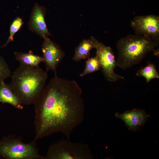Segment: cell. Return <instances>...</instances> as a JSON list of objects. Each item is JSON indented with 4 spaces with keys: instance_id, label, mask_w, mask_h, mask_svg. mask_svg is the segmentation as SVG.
<instances>
[{
    "instance_id": "obj_4",
    "label": "cell",
    "mask_w": 159,
    "mask_h": 159,
    "mask_svg": "<svg viewBox=\"0 0 159 159\" xmlns=\"http://www.w3.org/2000/svg\"><path fill=\"white\" fill-rule=\"evenodd\" d=\"M36 141L26 143L15 135L4 136L0 140V158L44 159L39 154Z\"/></svg>"
},
{
    "instance_id": "obj_3",
    "label": "cell",
    "mask_w": 159,
    "mask_h": 159,
    "mask_svg": "<svg viewBox=\"0 0 159 159\" xmlns=\"http://www.w3.org/2000/svg\"><path fill=\"white\" fill-rule=\"evenodd\" d=\"M158 44L148 37L136 34L121 38L116 44L117 66L125 69L139 63Z\"/></svg>"
},
{
    "instance_id": "obj_9",
    "label": "cell",
    "mask_w": 159,
    "mask_h": 159,
    "mask_svg": "<svg viewBox=\"0 0 159 159\" xmlns=\"http://www.w3.org/2000/svg\"><path fill=\"white\" fill-rule=\"evenodd\" d=\"M47 9L36 3L32 9L29 21V29L43 39L51 35L47 28L45 20Z\"/></svg>"
},
{
    "instance_id": "obj_13",
    "label": "cell",
    "mask_w": 159,
    "mask_h": 159,
    "mask_svg": "<svg viewBox=\"0 0 159 159\" xmlns=\"http://www.w3.org/2000/svg\"><path fill=\"white\" fill-rule=\"evenodd\" d=\"M93 48H95V45L91 38L83 40L76 48L72 59L75 61H78L88 59L89 58L90 51Z\"/></svg>"
},
{
    "instance_id": "obj_17",
    "label": "cell",
    "mask_w": 159,
    "mask_h": 159,
    "mask_svg": "<svg viewBox=\"0 0 159 159\" xmlns=\"http://www.w3.org/2000/svg\"><path fill=\"white\" fill-rule=\"evenodd\" d=\"M11 72L4 58L0 55V82L9 77Z\"/></svg>"
},
{
    "instance_id": "obj_10",
    "label": "cell",
    "mask_w": 159,
    "mask_h": 159,
    "mask_svg": "<svg viewBox=\"0 0 159 159\" xmlns=\"http://www.w3.org/2000/svg\"><path fill=\"white\" fill-rule=\"evenodd\" d=\"M115 116L123 121L129 130L134 131L143 125L148 117L144 110L137 109L126 111L122 114L116 113Z\"/></svg>"
},
{
    "instance_id": "obj_11",
    "label": "cell",
    "mask_w": 159,
    "mask_h": 159,
    "mask_svg": "<svg viewBox=\"0 0 159 159\" xmlns=\"http://www.w3.org/2000/svg\"><path fill=\"white\" fill-rule=\"evenodd\" d=\"M0 102L9 104L15 108L22 110L24 107L19 99L13 91L10 84L3 81L0 82Z\"/></svg>"
},
{
    "instance_id": "obj_8",
    "label": "cell",
    "mask_w": 159,
    "mask_h": 159,
    "mask_svg": "<svg viewBox=\"0 0 159 159\" xmlns=\"http://www.w3.org/2000/svg\"><path fill=\"white\" fill-rule=\"evenodd\" d=\"M44 39L41 48L46 71L51 70L54 72V75H57V66L64 58V53L58 45L48 37Z\"/></svg>"
},
{
    "instance_id": "obj_5",
    "label": "cell",
    "mask_w": 159,
    "mask_h": 159,
    "mask_svg": "<svg viewBox=\"0 0 159 159\" xmlns=\"http://www.w3.org/2000/svg\"><path fill=\"white\" fill-rule=\"evenodd\" d=\"M62 140L49 147L44 159H92L94 156L87 144Z\"/></svg>"
},
{
    "instance_id": "obj_6",
    "label": "cell",
    "mask_w": 159,
    "mask_h": 159,
    "mask_svg": "<svg viewBox=\"0 0 159 159\" xmlns=\"http://www.w3.org/2000/svg\"><path fill=\"white\" fill-rule=\"evenodd\" d=\"M90 38L94 42L96 50V55L100 60L101 69L106 79L109 82H115L119 79H124L123 77L114 71V69L117 66V60L111 48L93 37Z\"/></svg>"
},
{
    "instance_id": "obj_12",
    "label": "cell",
    "mask_w": 159,
    "mask_h": 159,
    "mask_svg": "<svg viewBox=\"0 0 159 159\" xmlns=\"http://www.w3.org/2000/svg\"><path fill=\"white\" fill-rule=\"evenodd\" d=\"M14 54L16 60L27 65L39 67L40 64L44 61L42 57L34 54L31 50L26 53L15 52Z\"/></svg>"
},
{
    "instance_id": "obj_14",
    "label": "cell",
    "mask_w": 159,
    "mask_h": 159,
    "mask_svg": "<svg viewBox=\"0 0 159 159\" xmlns=\"http://www.w3.org/2000/svg\"><path fill=\"white\" fill-rule=\"evenodd\" d=\"M138 76L144 77L147 83L152 79L159 78V74L157 72L153 63H150L145 67H141L138 71L136 74Z\"/></svg>"
},
{
    "instance_id": "obj_18",
    "label": "cell",
    "mask_w": 159,
    "mask_h": 159,
    "mask_svg": "<svg viewBox=\"0 0 159 159\" xmlns=\"http://www.w3.org/2000/svg\"><path fill=\"white\" fill-rule=\"evenodd\" d=\"M155 55L159 56V50L158 49H155L153 51Z\"/></svg>"
},
{
    "instance_id": "obj_15",
    "label": "cell",
    "mask_w": 159,
    "mask_h": 159,
    "mask_svg": "<svg viewBox=\"0 0 159 159\" xmlns=\"http://www.w3.org/2000/svg\"><path fill=\"white\" fill-rule=\"evenodd\" d=\"M101 69V65L98 57L89 58L85 62V68L82 73L80 74V77H84Z\"/></svg>"
},
{
    "instance_id": "obj_7",
    "label": "cell",
    "mask_w": 159,
    "mask_h": 159,
    "mask_svg": "<svg viewBox=\"0 0 159 159\" xmlns=\"http://www.w3.org/2000/svg\"><path fill=\"white\" fill-rule=\"evenodd\" d=\"M135 34L148 37L156 42L159 41V17L155 15L137 16L130 22Z\"/></svg>"
},
{
    "instance_id": "obj_1",
    "label": "cell",
    "mask_w": 159,
    "mask_h": 159,
    "mask_svg": "<svg viewBox=\"0 0 159 159\" xmlns=\"http://www.w3.org/2000/svg\"><path fill=\"white\" fill-rule=\"evenodd\" d=\"M82 93L75 81L54 75L34 104L35 140L55 132H61L69 139L84 118Z\"/></svg>"
},
{
    "instance_id": "obj_16",
    "label": "cell",
    "mask_w": 159,
    "mask_h": 159,
    "mask_svg": "<svg viewBox=\"0 0 159 159\" xmlns=\"http://www.w3.org/2000/svg\"><path fill=\"white\" fill-rule=\"evenodd\" d=\"M24 24L22 18L18 16L14 20L10 26L9 37L6 42L2 45V47L6 46L9 42L14 41V35L20 29Z\"/></svg>"
},
{
    "instance_id": "obj_2",
    "label": "cell",
    "mask_w": 159,
    "mask_h": 159,
    "mask_svg": "<svg viewBox=\"0 0 159 159\" xmlns=\"http://www.w3.org/2000/svg\"><path fill=\"white\" fill-rule=\"evenodd\" d=\"M47 71L20 63L11 77L12 89L23 105L34 104L45 87Z\"/></svg>"
}]
</instances>
